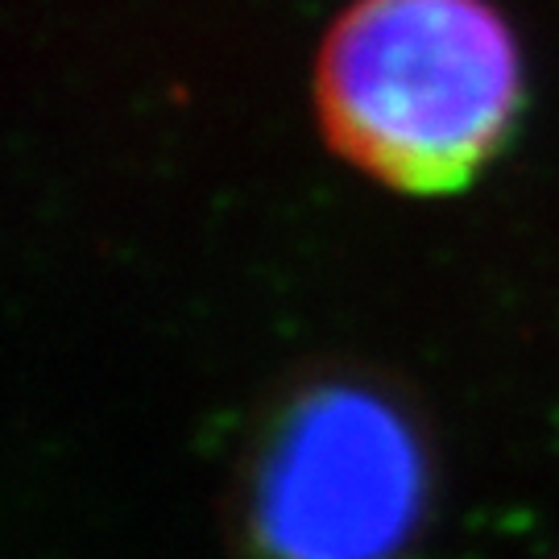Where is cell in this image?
Listing matches in <instances>:
<instances>
[{"mask_svg": "<svg viewBox=\"0 0 559 559\" xmlns=\"http://www.w3.org/2000/svg\"><path fill=\"white\" fill-rule=\"evenodd\" d=\"M328 141L399 191H452L498 154L522 104L514 34L489 0H357L320 50Z\"/></svg>", "mask_w": 559, "mask_h": 559, "instance_id": "obj_1", "label": "cell"}, {"mask_svg": "<svg viewBox=\"0 0 559 559\" xmlns=\"http://www.w3.org/2000/svg\"><path fill=\"white\" fill-rule=\"evenodd\" d=\"M427 510V452L399 402L353 378L299 390L249 477L265 559H394Z\"/></svg>", "mask_w": 559, "mask_h": 559, "instance_id": "obj_2", "label": "cell"}]
</instances>
